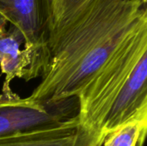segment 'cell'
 I'll return each mask as SVG.
<instances>
[{"instance_id":"3","label":"cell","mask_w":147,"mask_h":146,"mask_svg":"<svg viewBox=\"0 0 147 146\" xmlns=\"http://www.w3.org/2000/svg\"><path fill=\"white\" fill-rule=\"evenodd\" d=\"M0 15L23 36L24 49L30 59L23 80L42 77L48 64L47 0H0Z\"/></svg>"},{"instance_id":"9","label":"cell","mask_w":147,"mask_h":146,"mask_svg":"<svg viewBox=\"0 0 147 146\" xmlns=\"http://www.w3.org/2000/svg\"><path fill=\"white\" fill-rule=\"evenodd\" d=\"M6 20L0 15V32H3L6 29V25H7Z\"/></svg>"},{"instance_id":"8","label":"cell","mask_w":147,"mask_h":146,"mask_svg":"<svg viewBox=\"0 0 147 146\" xmlns=\"http://www.w3.org/2000/svg\"><path fill=\"white\" fill-rule=\"evenodd\" d=\"M147 113L140 114L106 136L101 146H144Z\"/></svg>"},{"instance_id":"6","label":"cell","mask_w":147,"mask_h":146,"mask_svg":"<svg viewBox=\"0 0 147 146\" xmlns=\"http://www.w3.org/2000/svg\"><path fill=\"white\" fill-rule=\"evenodd\" d=\"M0 146H100L79 122L78 114L47 130L0 138Z\"/></svg>"},{"instance_id":"4","label":"cell","mask_w":147,"mask_h":146,"mask_svg":"<svg viewBox=\"0 0 147 146\" xmlns=\"http://www.w3.org/2000/svg\"><path fill=\"white\" fill-rule=\"evenodd\" d=\"M78 100L69 99L59 105L42 106L17 96H0V138L47 130L76 116Z\"/></svg>"},{"instance_id":"2","label":"cell","mask_w":147,"mask_h":146,"mask_svg":"<svg viewBox=\"0 0 147 146\" xmlns=\"http://www.w3.org/2000/svg\"><path fill=\"white\" fill-rule=\"evenodd\" d=\"M147 54V28L141 30L78 99L83 127L100 143L102 127L113 102L134 69Z\"/></svg>"},{"instance_id":"5","label":"cell","mask_w":147,"mask_h":146,"mask_svg":"<svg viewBox=\"0 0 147 146\" xmlns=\"http://www.w3.org/2000/svg\"><path fill=\"white\" fill-rule=\"evenodd\" d=\"M147 113V54L139 61L105 117L101 145L108 134L134 117Z\"/></svg>"},{"instance_id":"7","label":"cell","mask_w":147,"mask_h":146,"mask_svg":"<svg viewBox=\"0 0 147 146\" xmlns=\"http://www.w3.org/2000/svg\"><path fill=\"white\" fill-rule=\"evenodd\" d=\"M24 39L21 32L13 26L0 33V70L4 75L2 94L3 99H14L18 96L11 89V82L16 78L24 79L29 65L28 52L21 46Z\"/></svg>"},{"instance_id":"1","label":"cell","mask_w":147,"mask_h":146,"mask_svg":"<svg viewBox=\"0 0 147 146\" xmlns=\"http://www.w3.org/2000/svg\"><path fill=\"white\" fill-rule=\"evenodd\" d=\"M145 28L146 0H90L69 16L47 21L48 64L26 99L42 106L78 100Z\"/></svg>"},{"instance_id":"10","label":"cell","mask_w":147,"mask_h":146,"mask_svg":"<svg viewBox=\"0 0 147 146\" xmlns=\"http://www.w3.org/2000/svg\"><path fill=\"white\" fill-rule=\"evenodd\" d=\"M0 33H1V32H0Z\"/></svg>"}]
</instances>
